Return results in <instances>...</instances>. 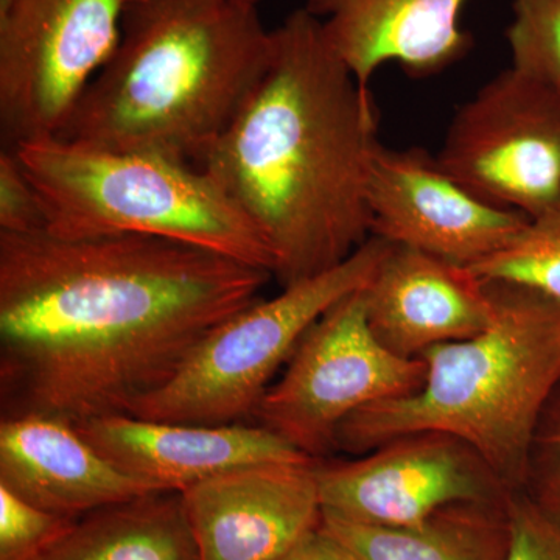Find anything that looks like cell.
Wrapping results in <instances>:
<instances>
[{
    "label": "cell",
    "mask_w": 560,
    "mask_h": 560,
    "mask_svg": "<svg viewBox=\"0 0 560 560\" xmlns=\"http://www.w3.org/2000/svg\"><path fill=\"white\" fill-rule=\"evenodd\" d=\"M271 278L156 235L0 232L2 418L130 415Z\"/></svg>",
    "instance_id": "6da1fadb"
},
{
    "label": "cell",
    "mask_w": 560,
    "mask_h": 560,
    "mask_svg": "<svg viewBox=\"0 0 560 560\" xmlns=\"http://www.w3.org/2000/svg\"><path fill=\"white\" fill-rule=\"evenodd\" d=\"M237 116L197 162L259 231L280 285L337 267L371 237L377 139L370 88L320 22L293 11Z\"/></svg>",
    "instance_id": "7a4b0ae2"
},
{
    "label": "cell",
    "mask_w": 560,
    "mask_h": 560,
    "mask_svg": "<svg viewBox=\"0 0 560 560\" xmlns=\"http://www.w3.org/2000/svg\"><path fill=\"white\" fill-rule=\"evenodd\" d=\"M272 32L241 0H128L119 46L58 138L197 164L270 61Z\"/></svg>",
    "instance_id": "3957f363"
},
{
    "label": "cell",
    "mask_w": 560,
    "mask_h": 560,
    "mask_svg": "<svg viewBox=\"0 0 560 560\" xmlns=\"http://www.w3.org/2000/svg\"><path fill=\"white\" fill-rule=\"evenodd\" d=\"M488 283L497 304L488 329L422 353L419 390L350 416L337 451L359 456L394 438L438 431L469 444L512 492L523 489L537 420L560 383V305Z\"/></svg>",
    "instance_id": "277c9868"
},
{
    "label": "cell",
    "mask_w": 560,
    "mask_h": 560,
    "mask_svg": "<svg viewBox=\"0 0 560 560\" xmlns=\"http://www.w3.org/2000/svg\"><path fill=\"white\" fill-rule=\"evenodd\" d=\"M13 151L38 191L50 234L156 235L272 275L270 248L259 231L212 176L189 161L58 136Z\"/></svg>",
    "instance_id": "5b68a950"
},
{
    "label": "cell",
    "mask_w": 560,
    "mask_h": 560,
    "mask_svg": "<svg viewBox=\"0 0 560 560\" xmlns=\"http://www.w3.org/2000/svg\"><path fill=\"white\" fill-rule=\"evenodd\" d=\"M390 246L370 237L337 267L235 313L191 350L167 385L138 401L130 416L198 425L253 419L302 337L334 305L370 285Z\"/></svg>",
    "instance_id": "8992f818"
},
{
    "label": "cell",
    "mask_w": 560,
    "mask_h": 560,
    "mask_svg": "<svg viewBox=\"0 0 560 560\" xmlns=\"http://www.w3.org/2000/svg\"><path fill=\"white\" fill-rule=\"evenodd\" d=\"M363 291L313 324L253 415L257 425L315 460L337 451L338 429L350 416L411 396L425 382V361L397 355L377 340Z\"/></svg>",
    "instance_id": "52a82bcc"
},
{
    "label": "cell",
    "mask_w": 560,
    "mask_h": 560,
    "mask_svg": "<svg viewBox=\"0 0 560 560\" xmlns=\"http://www.w3.org/2000/svg\"><path fill=\"white\" fill-rule=\"evenodd\" d=\"M128 0H0L3 149L60 135L113 57Z\"/></svg>",
    "instance_id": "ba28073f"
},
{
    "label": "cell",
    "mask_w": 560,
    "mask_h": 560,
    "mask_svg": "<svg viewBox=\"0 0 560 560\" xmlns=\"http://www.w3.org/2000/svg\"><path fill=\"white\" fill-rule=\"evenodd\" d=\"M436 160L481 200L534 217L560 198V94L515 68L459 106Z\"/></svg>",
    "instance_id": "9c48e42d"
},
{
    "label": "cell",
    "mask_w": 560,
    "mask_h": 560,
    "mask_svg": "<svg viewBox=\"0 0 560 560\" xmlns=\"http://www.w3.org/2000/svg\"><path fill=\"white\" fill-rule=\"evenodd\" d=\"M316 481L323 514L385 528L512 493L469 444L438 431L394 438L352 460H316Z\"/></svg>",
    "instance_id": "30bf717a"
},
{
    "label": "cell",
    "mask_w": 560,
    "mask_h": 560,
    "mask_svg": "<svg viewBox=\"0 0 560 560\" xmlns=\"http://www.w3.org/2000/svg\"><path fill=\"white\" fill-rule=\"evenodd\" d=\"M368 206L371 237L466 268L506 246L529 220L481 200L418 147L378 149Z\"/></svg>",
    "instance_id": "8fae6325"
},
{
    "label": "cell",
    "mask_w": 560,
    "mask_h": 560,
    "mask_svg": "<svg viewBox=\"0 0 560 560\" xmlns=\"http://www.w3.org/2000/svg\"><path fill=\"white\" fill-rule=\"evenodd\" d=\"M180 493L200 560H282L323 521L316 460L237 467Z\"/></svg>",
    "instance_id": "7c38bea8"
},
{
    "label": "cell",
    "mask_w": 560,
    "mask_h": 560,
    "mask_svg": "<svg viewBox=\"0 0 560 560\" xmlns=\"http://www.w3.org/2000/svg\"><path fill=\"white\" fill-rule=\"evenodd\" d=\"M75 429L117 469L173 492L237 467L315 460L257 423L198 425L114 415Z\"/></svg>",
    "instance_id": "4fadbf2b"
},
{
    "label": "cell",
    "mask_w": 560,
    "mask_h": 560,
    "mask_svg": "<svg viewBox=\"0 0 560 560\" xmlns=\"http://www.w3.org/2000/svg\"><path fill=\"white\" fill-rule=\"evenodd\" d=\"M363 293L371 330L405 359L469 340L497 313L492 289L470 268L404 246H390Z\"/></svg>",
    "instance_id": "5bb4252c"
},
{
    "label": "cell",
    "mask_w": 560,
    "mask_h": 560,
    "mask_svg": "<svg viewBox=\"0 0 560 560\" xmlns=\"http://www.w3.org/2000/svg\"><path fill=\"white\" fill-rule=\"evenodd\" d=\"M469 0H307L331 49L364 88L389 62L412 77L451 68L471 47L460 13Z\"/></svg>",
    "instance_id": "9a60e30c"
},
{
    "label": "cell",
    "mask_w": 560,
    "mask_h": 560,
    "mask_svg": "<svg viewBox=\"0 0 560 560\" xmlns=\"http://www.w3.org/2000/svg\"><path fill=\"white\" fill-rule=\"evenodd\" d=\"M0 486L69 518L161 492L113 466L75 427L39 415L0 420Z\"/></svg>",
    "instance_id": "2e32d148"
},
{
    "label": "cell",
    "mask_w": 560,
    "mask_h": 560,
    "mask_svg": "<svg viewBox=\"0 0 560 560\" xmlns=\"http://www.w3.org/2000/svg\"><path fill=\"white\" fill-rule=\"evenodd\" d=\"M510 497L451 504L410 528L363 525L329 514H323L319 526L361 560H504Z\"/></svg>",
    "instance_id": "e0dca14e"
},
{
    "label": "cell",
    "mask_w": 560,
    "mask_h": 560,
    "mask_svg": "<svg viewBox=\"0 0 560 560\" xmlns=\"http://www.w3.org/2000/svg\"><path fill=\"white\" fill-rule=\"evenodd\" d=\"M36 560H200L183 493H145L81 515Z\"/></svg>",
    "instance_id": "ac0fdd59"
},
{
    "label": "cell",
    "mask_w": 560,
    "mask_h": 560,
    "mask_svg": "<svg viewBox=\"0 0 560 560\" xmlns=\"http://www.w3.org/2000/svg\"><path fill=\"white\" fill-rule=\"evenodd\" d=\"M470 270L486 282L521 287L560 305V198Z\"/></svg>",
    "instance_id": "d6986e66"
},
{
    "label": "cell",
    "mask_w": 560,
    "mask_h": 560,
    "mask_svg": "<svg viewBox=\"0 0 560 560\" xmlns=\"http://www.w3.org/2000/svg\"><path fill=\"white\" fill-rule=\"evenodd\" d=\"M512 68L560 94V0H514Z\"/></svg>",
    "instance_id": "ffe728a7"
},
{
    "label": "cell",
    "mask_w": 560,
    "mask_h": 560,
    "mask_svg": "<svg viewBox=\"0 0 560 560\" xmlns=\"http://www.w3.org/2000/svg\"><path fill=\"white\" fill-rule=\"evenodd\" d=\"M77 518L39 510L0 486V560H36Z\"/></svg>",
    "instance_id": "44dd1931"
},
{
    "label": "cell",
    "mask_w": 560,
    "mask_h": 560,
    "mask_svg": "<svg viewBox=\"0 0 560 560\" xmlns=\"http://www.w3.org/2000/svg\"><path fill=\"white\" fill-rule=\"evenodd\" d=\"M510 547L504 560H560V512L544 506L525 490L512 492Z\"/></svg>",
    "instance_id": "7402d4cb"
},
{
    "label": "cell",
    "mask_w": 560,
    "mask_h": 560,
    "mask_svg": "<svg viewBox=\"0 0 560 560\" xmlns=\"http://www.w3.org/2000/svg\"><path fill=\"white\" fill-rule=\"evenodd\" d=\"M522 490L544 506L560 512V383L537 420Z\"/></svg>",
    "instance_id": "603a6c76"
},
{
    "label": "cell",
    "mask_w": 560,
    "mask_h": 560,
    "mask_svg": "<svg viewBox=\"0 0 560 560\" xmlns=\"http://www.w3.org/2000/svg\"><path fill=\"white\" fill-rule=\"evenodd\" d=\"M46 231L38 191L13 150L0 151V232L32 234Z\"/></svg>",
    "instance_id": "cb8c5ba5"
},
{
    "label": "cell",
    "mask_w": 560,
    "mask_h": 560,
    "mask_svg": "<svg viewBox=\"0 0 560 560\" xmlns=\"http://www.w3.org/2000/svg\"><path fill=\"white\" fill-rule=\"evenodd\" d=\"M282 560H361L323 528L315 529Z\"/></svg>",
    "instance_id": "d4e9b609"
},
{
    "label": "cell",
    "mask_w": 560,
    "mask_h": 560,
    "mask_svg": "<svg viewBox=\"0 0 560 560\" xmlns=\"http://www.w3.org/2000/svg\"><path fill=\"white\" fill-rule=\"evenodd\" d=\"M241 2L250 3V5H259L260 0H241Z\"/></svg>",
    "instance_id": "484cf974"
}]
</instances>
